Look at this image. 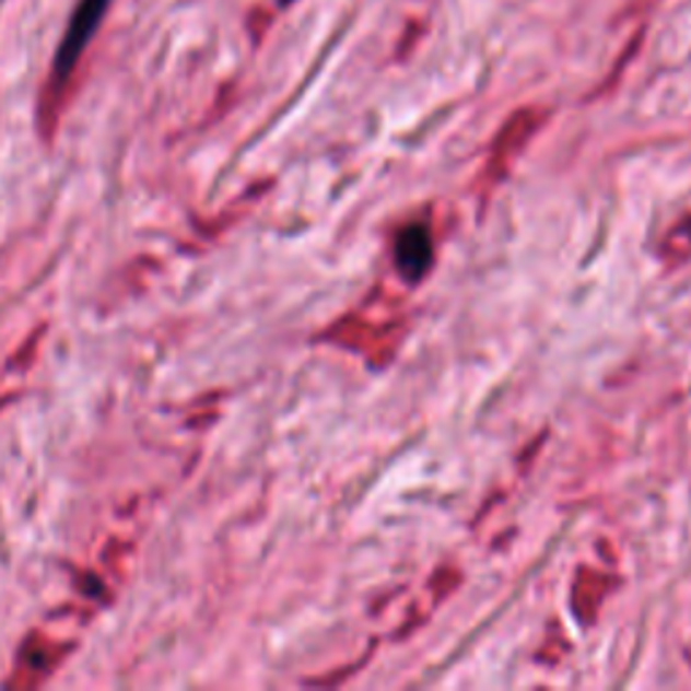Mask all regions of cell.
<instances>
[{
    "label": "cell",
    "instance_id": "1",
    "mask_svg": "<svg viewBox=\"0 0 691 691\" xmlns=\"http://www.w3.org/2000/svg\"><path fill=\"white\" fill-rule=\"evenodd\" d=\"M112 3L114 0H79L77 9H73L66 33L60 38V46L55 51V60H51V77L49 84H46V97H42V122H46V128H51V122H55V114L51 112H55L57 101H60L68 82L73 79V71H77L84 49L95 38L97 27H101L103 16H106Z\"/></svg>",
    "mask_w": 691,
    "mask_h": 691
},
{
    "label": "cell",
    "instance_id": "2",
    "mask_svg": "<svg viewBox=\"0 0 691 691\" xmlns=\"http://www.w3.org/2000/svg\"><path fill=\"white\" fill-rule=\"evenodd\" d=\"M281 3H290V0H281Z\"/></svg>",
    "mask_w": 691,
    "mask_h": 691
}]
</instances>
